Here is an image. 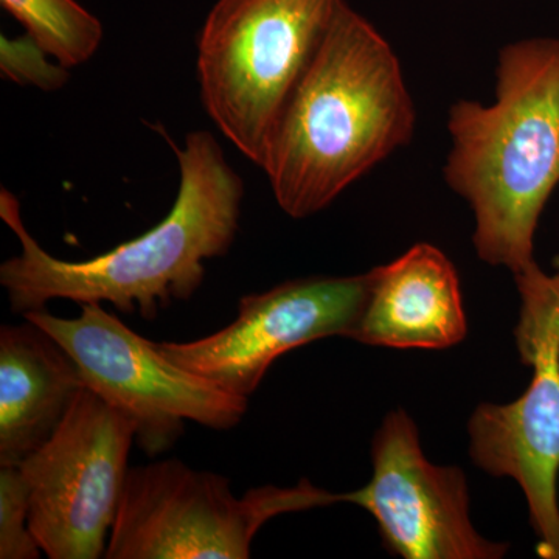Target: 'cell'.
<instances>
[{
	"instance_id": "cell-4",
	"label": "cell",
	"mask_w": 559,
	"mask_h": 559,
	"mask_svg": "<svg viewBox=\"0 0 559 559\" xmlns=\"http://www.w3.org/2000/svg\"><path fill=\"white\" fill-rule=\"evenodd\" d=\"M344 0H218L198 43L202 105L263 167L283 112Z\"/></svg>"
},
{
	"instance_id": "cell-15",
	"label": "cell",
	"mask_w": 559,
	"mask_h": 559,
	"mask_svg": "<svg viewBox=\"0 0 559 559\" xmlns=\"http://www.w3.org/2000/svg\"><path fill=\"white\" fill-rule=\"evenodd\" d=\"M0 70L17 84H33L40 91H58L69 81V69L47 61V53L31 35L0 38Z\"/></svg>"
},
{
	"instance_id": "cell-11",
	"label": "cell",
	"mask_w": 559,
	"mask_h": 559,
	"mask_svg": "<svg viewBox=\"0 0 559 559\" xmlns=\"http://www.w3.org/2000/svg\"><path fill=\"white\" fill-rule=\"evenodd\" d=\"M366 305L349 340L389 348L443 349L465 340L457 271L428 242L367 274Z\"/></svg>"
},
{
	"instance_id": "cell-9",
	"label": "cell",
	"mask_w": 559,
	"mask_h": 559,
	"mask_svg": "<svg viewBox=\"0 0 559 559\" xmlns=\"http://www.w3.org/2000/svg\"><path fill=\"white\" fill-rule=\"evenodd\" d=\"M367 289V274L289 280L242 297L226 329L198 341L156 344L173 362L249 400L272 364L290 349L331 336L349 340Z\"/></svg>"
},
{
	"instance_id": "cell-5",
	"label": "cell",
	"mask_w": 559,
	"mask_h": 559,
	"mask_svg": "<svg viewBox=\"0 0 559 559\" xmlns=\"http://www.w3.org/2000/svg\"><path fill=\"white\" fill-rule=\"evenodd\" d=\"M344 502L301 480L294 488L260 487L242 498L230 480L160 460L128 471L110 530L108 559H248L257 533L272 518Z\"/></svg>"
},
{
	"instance_id": "cell-12",
	"label": "cell",
	"mask_w": 559,
	"mask_h": 559,
	"mask_svg": "<svg viewBox=\"0 0 559 559\" xmlns=\"http://www.w3.org/2000/svg\"><path fill=\"white\" fill-rule=\"evenodd\" d=\"M86 388L60 342L25 319L0 330V466L39 450Z\"/></svg>"
},
{
	"instance_id": "cell-7",
	"label": "cell",
	"mask_w": 559,
	"mask_h": 559,
	"mask_svg": "<svg viewBox=\"0 0 559 559\" xmlns=\"http://www.w3.org/2000/svg\"><path fill=\"white\" fill-rule=\"evenodd\" d=\"M80 307L72 319L46 310L24 318L60 342L86 388L134 423L140 450L151 457L171 450L187 421L215 430L240 425L248 399L173 362L156 342L140 336L102 304Z\"/></svg>"
},
{
	"instance_id": "cell-10",
	"label": "cell",
	"mask_w": 559,
	"mask_h": 559,
	"mask_svg": "<svg viewBox=\"0 0 559 559\" xmlns=\"http://www.w3.org/2000/svg\"><path fill=\"white\" fill-rule=\"evenodd\" d=\"M373 476L345 492L369 511L390 551L406 559H498L509 547L485 539L469 516L465 474L426 459L417 426L403 411L389 414L371 447Z\"/></svg>"
},
{
	"instance_id": "cell-6",
	"label": "cell",
	"mask_w": 559,
	"mask_h": 559,
	"mask_svg": "<svg viewBox=\"0 0 559 559\" xmlns=\"http://www.w3.org/2000/svg\"><path fill=\"white\" fill-rule=\"evenodd\" d=\"M521 296L514 336L532 369L527 390L510 404H480L468 423L469 452L479 468L510 477L527 499L536 551L559 559V264L514 275Z\"/></svg>"
},
{
	"instance_id": "cell-3",
	"label": "cell",
	"mask_w": 559,
	"mask_h": 559,
	"mask_svg": "<svg viewBox=\"0 0 559 559\" xmlns=\"http://www.w3.org/2000/svg\"><path fill=\"white\" fill-rule=\"evenodd\" d=\"M496 102H457L444 179L476 218L474 248L513 275L535 266V234L559 186V39L511 43L499 53Z\"/></svg>"
},
{
	"instance_id": "cell-1",
	"label": "cell",
	"mask_w": 559,
	"mask_h": 559,
	"mask_svg": "<svg viewBox=\"0 0 559 559\" xmlns=\"http://www.w3.org/2000/svg\"><path fill=\"white\" fill-rule=\"evenodd\" d=\"M180 186L173 209L153 229L83 261L50 255L28 234L21 204L0 191V218L21 242L20 255L0 266L11 310H44L50 300L109 304L153 320L173 301L201 288L205 261L226 255L240 227L245 186L212 132L194 131L175 148Z\"/></svg>"
},
{
	"instance_id": "cell-14",
	"label": "cell",
	"mask_w": 559,
	"mask_h": 559,
	"mask_svg": "<svg viewBox=\"0 0 559 559\" xmlns=\"http://www.w3.org/2000/svg\"><path fill=\"white\" fill-rule=\"evenodd\" d=\"M31 499L17 466H0V558L36 559L38 540L31 530Z\"/></svg>"
},
{
	"instance_id": "cell-2",
	"label": "cell",
	"mask_w": 559,
	"mask_h": 559,
	"mask_svg": "<svg viewBox=\"0 0 559 559\" xmlns=\"http://www.w3.org/2000/svg\"><path fill=\"white\" fill-rule=\"evenodd\" d=\"M415 120L395 51L342 2L261 167L278 207L296 219L322 212L406 146Z\"/></svg>"
},
{
	"instance_id": "cell-13",
	"label": "cell",
	"mask_w": 559,
	"mask_h": 559,
	"mask_svg": "<svg viewBox=\"0 0 559 559\" xmlns=\"http://www.w3.org/2000/svg\"><path fill=\"white\" fill-rule=\"evenodd\" d=\"M0 5L64 68L84 64L100 47L102 22L75 0H0Z\"/></svg>"
},
{
	"instance_id": "cell-8",
	"label": "cell",
	"mask_w": 559,
	"mask_h": 559,
	"mask_svg": "<svg viewBox=\"0 0 559 559\" xmlns=\"http://www.w3.org/2000/svg\"><path fill=\"white\" fill-rule=\"evenodd\" d=\"M134 441V423L83 388L50 439L22 460L28 520L43 554L105 557Z\"/></svg>"
}]
</instances>
